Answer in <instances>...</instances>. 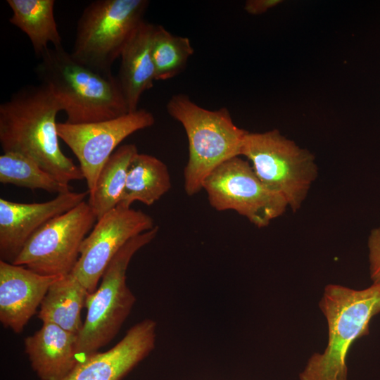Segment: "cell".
Returning <instances> with one entry per match:
<instances>
[{"instance_id":"6da1fadb","label":"cell","mask_w":380,"mask_h":380,"mask_svg":"<svg viewBox=\"0 0 380 380\" xmlns=\"http://www.w3.org/2000/svg\"><path fill=\"white\" fill-rule=\"evenodd\" d=\"M61 107L46 85H29L0 105V143L36 163L65 184L84 179L80 167L61 151L56 115Z\"/></svg>"},{"instance_id":"7a4b0ae2","label":"cell","mask_w":380,"mask_h":380,"mask_svg":"<svg viewBox=\"0 0 380 380\" xmlns=\"http://www.w3.org/2000/svg\"><path fill=\"white\" fill-rule=\"evenodd\" d=\"M40 58L36 75L65 113V122H96L129 113L112 72H100L82 64L63 46L49 48Z\"/></svg>"},{"instance_id":"3957f363","label":"cell","mask_w":380,"mask_h":380,"mask_svg":"<svg viewBox=\"0 0 380 380\" xmlns=\"http://www.w3.org/2000/svg\"><path fill=\"white\" fill-rule=\"evenodd\" d=\"M319 308L328 325V343L314 353L300 380H348L346 357L351 345L369 334L372 318L380 312V282L362 290L329 284Z\"/></svg>"},{"instance_id":"277c9868","label":"cell","mask_w":380,"mask_h":380,"mask_svg":"<svg viewBox=\"0 0 380 380\" xmlns=\"http://www.w3.org/2000/svg\"><path fill=\"white\" fill-rule=\"evenodd\" d=\"M171 118L184 127L189 158L184 170V190L194 196L203 189L206 177L226 160L241 156L246 131L237 127L224 107L208 110L186 94H174L166 104Z\"/></svg>"},{"instance_id":"5b68a950","label":"cell","mask_w":380,"mask_h":380,"mask_svg":"<svg viewBox=\"0 0 380 380\" xmlns=\"http://www.w3.org/2000/svg\"><path fill=\"white\" fill-rule=\"evenodd\" d=\"M159 227L131 239L105 270L98 289L87 296V309L77 334V355L80 361L96 353L118 333L136 298L126 284V272L133 255L157 236Z\"/></svg>"},{"instance_id":"8992f818","label":"cell","mask_w":380,"mask_h":380,"mask_svg":"<svg viewBox=\"0 0 380 380\" xmlns=\"http://www.w3.org/2000/svg\"><path fill=\"white\" fill-rule=\"evenodd\" d=\"M241 156L251 161L260 181L281 195L293 212L300 209L318 174L315 156L310 151L272 129L247 132Z\"/></svg>"},{"instance_id":"52a82bcc","label":"cell","mask_w":380,"mask_h":380,"mask_svg":"<svg viewBox=\"0 0 380 380\" xmlns=\"http://www.w3.org/2000/svg\"><path fill=\"white\" fill-rule=\"evenodd\" d=\"M147 0H96L81 14L72 56L82 64L103 72L111 67L141 23Z\"/></svg>"},{"instance_id":"ba28073f","label":"cell","mask_w":380,"mask_h":380,"mask_svg":"<svg viewBox=\"0 0 380 380\" xmlns=\"http://www.w3.org/2000/svg\"><path fill=\"white\" fill-rule=\"evenodd\" d=\"M203 189L216 210H234L259 228L268 226L289 207L281 195L260 181L250 163L239 156L215 169L205 179Z\"/></svg>"},{"instance_id":"9c48e42d","label":"cell","mask_w":380,"mask_h":380,"mask_svg":"<svg viewBox=\"0 0 380 380\" xmlns=\"http://www.w3.org/2000/svg\"><path fill=\"white\" fill-rule=\"evenodd\" d=\"M97 217L84 201L46 223L27 241L13 264L46 276H63L74 269L82 243Z\"/></svg>"},{"instance_id":"30bf717a","label":"cell","mask_w":380,"mask_h":380,"mask_svg":"<svg viewBox=\"0 0 380 380\" xmlns=\"http://www.w3.org/2000/svg\"><path fill=\"white\" fill-rule=\"evenodd\" d=\"M154 123V116L150 111L138 108L100 122H58L57 131L59 139L77 157L89 194L94 191L101 170L116 147L129 135Z\"/></svg>"},{"instance_id":"8fae6325","label":"cell","mask_w":380,"mask_h":380,"mask_svg":"<svg viewBox=\"0 0 380 380\" xmlns=\"http://www.w3.org/2000/svg\"><path fill=\"white\" fill-rule=\"evenodd\" d=\"M154 227L152 217L142 210L117 205L97 220L84 239L71 272L88 293H93L107 266L122 246Z\"/></svg>"},{"instance_id":"7c38bea8","label":"cell","mask_w":380,"mask_h":380,"mask_svg":"<svg viewBox=\"0 0 380 380\" xmlns=\"http://www.w3.org/2000/svg\"><path fill=\"white\" fill-rule=\"evenodd\" d=\"M89 191L58 194L42 203H23L0 198V258L13 263L30 238L51 219L84 201Z\"/></svg>"},{"instance_id":"4fadbf2b","label":"cell","mask_w":380,"mask_h":380,"mask_svg":"<svg viewBox=\"0 0 380 380\" xmlns=\"http://www.w3.org/2000/svg\"><path fill=\"white\" fill-rule=\"evenodd\" d=\"M156 329L155 321L142 320L110 350L80 361L63 380H121L153 350Z\"/></svg>"},{"instance_id":"5bb4252c","label":"cell","mask_w":380,"mask_h":380,"mask_svg":"<svg viewBox=\"0 0 380 380\" xmlns=\"http://www.w3.org/2000/svg\"><path fill=\"white\" fill-rule=\"evenodd\" d=\"M61 276L37 274L24 266L0 260V322L21 333L47 293Z\"/></svg>"},{"instance_id":"9a60e30c","label":"cell","mask_w":380,"mask_h":380,"mask_svg":"<svg viewBox=\"0 0 380 380\" xmlns=\"http://www.w3.org/2000/svg\"><path fill=\"white\" fill-rule=\"evenodd\" d=\"M77 334L45 322L24 340L25 352L41 380H63L80 362Z\"/></svg>"},{"instance_id":"2e32d148","label":"cell","mask_w":380,"mask_h":380,"mask_svg":"<svg viewBox=\"0 0 380 380\" xmlns=\"http://www.w3.org/2000/svg\"><path fill=\"white\" fill-rule=\"evenodd\" d=\"M155 25L143 20L134 32L120 55L117 77L128 111L138 109L141 95L156 81V70L151 54Z\"/></svg>"},{"instance_id":"e0dca14e","label":"cell","mask_w":380,"mask_h":380,"mask_svg":"<svg viewBox=\"0 0 380 380\" xmlns=\"http://www.w3.org/2000/svg\"><path fill=\"white\" fill-rule=\"evenodd\" d=\"M88 293L72 272L61 276L50 286L37 317L43 323H52L78 334L83 324L81 311Z\"/></svg>"},{"instance_id":"ac0fdd59","label":"cell","mask_w":380,"mask_h":380,"mask_svg":"<svg viewBox=\"0 0 380 380\" xmlns=\"http://www.w3.org/2000/svg\"><path fill=\"white\" fill-rule=\"evenodd\" d=\"M171 188L167 166L158 158L138 153L131 161L118 205L130 208L136 202L151 205Z\"/></svg>"},{"instance_id":"d6986e66","label":"cell","mask_w":380,"mask_h":380,"mask_svg":"<svg viewBox=\"0 0 380 380\" xmlns=\"http://www.w3.org/2000/svg\"><path fill=\"white\" fill-rule=\"evenodd\" d=\"M12 11L9 22L28 37L35 55L40 58L49 49L62 47L54 17V0H6Z\"/></svg>"},{"instance_id":"ffe728a7","label":"cell","mask_w":380,"mask_h":380,"mask_svg":"<svg viewBox=\"0 0 380 380\" xmlns=\"http://www.w3.org/2000/svg\"><path fill=\"white\" fill-rule=\"evenodd\" d=\"M138 153L134 144L122 145L103 166L87 201L97 220L118 205L125 186L129 166Z\"/></svg>"},{"instance_id":"44dd1931","label":"cell","mask_w":380,"mask_h":380,"mask_svg":"<svg viewBox=\"0 0 380 380\" xmlns=\"http://www.w3.org/2000/svg\"><path fill=\"white\" fill-rule=\"evenodd\" d=\"M0 182L58 194L71 191L69 184L61 183L31 159L11 152L0 156Z\"/></svg>"},{"instance_id":"7402d4cb","label":"cell","mask_w":380,"mask_h":380,"mask_svg":"<svg viewBox=\"0 0 380 380\" xmlns=\"http://www.w3.org/2000/svg\"><path fill=\"white\" fill-rule=\"evenodd\" d=\"M194 51L188 37L175 35L163 26L155 25L151 54L156 81L170 80L181 73Z\"/></svg>"},{"instance_id":"603a6c76","label":"cell","mask_w":380,"mask_h":380,"mask_svg":"<svg viewBox=\"0 0 380 380\" xmlns=\"http://www.w3.org/2000/svg\"><path fill=\"white\" fill-rule=\"evenodd\" d=\"M368 248L370 277L373 283L380 282V227L371 231Z\"/></svg>"},{"instance_id":"cb8c5ba5","label":"cell","mask_w":380,"mask_h":380,"mask_svg":"<svg viewBox=\"0 0 380 380\" xmlns=\"http://www.w3.org/2000/svg\"><path fill=\"white\" fill-rule=\"evenodd\" d=\"M282 2L281 0H248L244 4V10L251 15H261Z\"/></svg>"}]
</instances>
